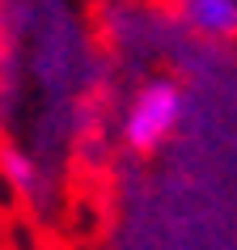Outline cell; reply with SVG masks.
I'll return each instance as SVG.
<instances>
[{
  "mask_svg": "<svg viewBox=\"0 0 237 250\" xmlns=\"http://www.w3.org/2000/svg\"><path fill=\"white\" fill-rule=\"evenodd\" d=\"M182 115H186L182 85L174 77H148L127 93V102L118 110V140L127 153L148 157L182 127Z\"/></svg>",
  "mask_w": 237,
  "mask_h": 250,
  "instance_id": "1",
  "label": "cell"
},
{
  "mask_svg": "<svg viewBox=\"0 0 237 250\" xmlns=\"http://www.w3.org/2000/svg\"><path fill=\"white\" fill-rule=\"evenodd\" d=\"M0 170H4V178H9V187H13L21 199H47V174H42V161L34 157V148H4L0 153Z\"/></svg>",
  "mask_w": 237,
  "mask_h": 250,
  "instance_id": "3",
  "label": "cell"
},
{
  "mask_svg": "<svg viewBox=\"0 0 237 250\" xmlns=\"http://www.w3.org/2000/svg\"><path fill=\"white\" fill-rule=\"evenodd\" d=\"M174 21L203 42H233L237 0H174Z\"/></svg>",
  "mask_w": 237,
  "mask_h": 250,
  "instance_id": "2",
  "label": "cell"
}]
</instances>
